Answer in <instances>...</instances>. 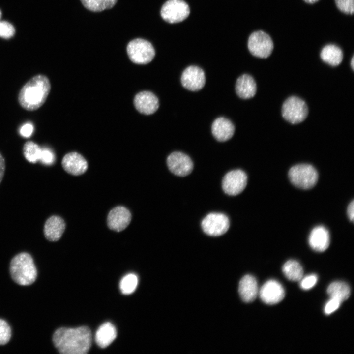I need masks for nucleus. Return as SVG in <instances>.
Instances as JSON below:
<instances>
[{
  "label": "nucleus",
  "mask_w": 354,
  "mask_h": 354,
  "mask_svg": "<svg viewBox=\"0 0 354 354\" xmlns=\"http://www.w3.org/2000/svg\"><path fill=\"white\" fill-rule=\"evenodd\" d=\"M259 294L264 303L273 305L280 302L284 297L285 291L282 286L276 280H270L261 287Z\"/></svg>",
  "instance_id": "ddd939ff"
},
{
  "label": "nucleus",
  "mask_w": 354,
  "mask_h": 354,
  "mask_svg": "<svg viewBox=\"0 0 354 354\" xmlns=\"http://www.w3.org/2000/svg\"><path fill=\"white\" fill-rule=\"evenodd\" d=\"M61 164L66 172L74 176L83 174L88 168L86 160L81 154L75 152L66 154L63 157Z\"/></svg>",
  "instance_id": "dca6fc26"
},
{
  "label": "nucleus",
  "mask_w": 354,
  "mask_h": 354,
  "mask_svg": "<svg viewBox=\"0 0 354 354\" xmlns=\"http://www.w3.org/2000/svg\"><path fill=\"white\" fill-rule=\"evenodd\" d=\"M311 248L317 252L326 250L330 243V236L328 230L323 226L315 227L311 231L308 239Z\"/></svg>",
  "instance_id": "a211bd4d"
},
{
  "label": "nucleus",
  "mask_w": 354,
  "mask_h": 354,
  "mask_svg": "<svg viewBox=\"0 0 354 354\" xmlns=\"http://www.w3.org/2000/svg\"><path fill=\"white\" fill-rule=\"evenodd\" d=\"M134 104L140 113L145 115L154 113L159 107L157 97L148 91H141L137 94L134 98Z\"/></svg>",
  "instance_id": "2eb2a0df"
},
{
  "label": "nucleus",
  "mask_w": 354,
  "mask_h": 354,
  "mask_svg": "<svg viewBox=\"0 0 354 354\" xmlns=\"http://www.w3.org/2000/svg\"><path fill=\"white\" fill-rule=\"evenodd\" d=\"M282 270L286 277L289 280L298 281L303 277L302 267L296 261L290 260L287 261L283 266Z\"/></svg>",
  "instance_id": "a878e982"
},
{
  "label": "nucleus",
  "mask_w": 354,
  "mask_h": 354,
  "mask_svg": "<svg viewBox=\"0 0 354 354\" xmlns=\"http://www.w3.org/2000/svg\"><path fill=\"white\" fill-rule=\"evenodd\" d=\"M347 214L350 221L354 222V202L353 200L349 205L347 208Z\"/></svg>",
  "instance_id": "c9c22d12"
},
{
  "label": "nucleus",
  "mask_w": 354,
  "mask_h": 354,
  "mask_svg": "<svg viewBox=\"0 0 354 354\" xmlns=\"http://www.w3.org/2000/svg\"><path fill=\"white\" fill-rule=\"evenodd\" d=\"M15 30L13 26L7 21L0 22V37L9 39L15 34Z\"/></svg>",
  "instance_id": "7c9ffc66"
},
{
  "label": "nucleus",
  "mask_w": 354,
  "mask_h": 354,
  "mask_svg": "<svg viewBox=\"0 0 354 354\" xmlns=\"http://www.w3.org/2000/svg\"><path fill=\"white\" fill-rule=\"evenodd\" d=\"M317 279V276L315 274L308 275L300 280V286L305 290L310 289L316 284Z\"/></svg>",
  "instance_id": "2f4dec72"
},
{
  "label": "nucleus",
  "mask_w": 354,
  "mask_h": 354,
  "mask_svg": "<svg viewBox=\"0 0 354 354\" xmlns=\"http://www.w3.org/2000/svg\"><path fill=\"white\" fill-rule=\"evenodd\" d=\"M288 177L294 186L302 189H309L313 187L317 182L318 174L313 166L300 164L291 168Z\"/></svg>",
  "instance_id": "20e7f679"
},
{
  "label": "nucleus",
  "mask_w": 354,
  "mask_h": 354,
  "mask_svg": "<svg viewBox=\"0 0 354 354\" xmlns=\"http://www.w3.org/2000/svg\"><path fill=\"white\" fill-rule=\"evenodd\" d=\"M33 130L32 125L30 123H27L21 128L20 133L24 137H29L31 135Z\"/></svg>",
  "instance_id": "72a5a7b5"
},
{
  "label": "nucleus",
  "mask_w": 354,
  "mask_h": 354,
  "mask_svg": "<svg viewBox=\"0 0 354 354\" xmlns=\"http://www.w3.org/2000/svg\"><path fill=\"white\" fill-rule=\"evenodd\" d=\"M10 273L14 281L22 286L32 284L37 275L33 260L27 252L19 253L12 258L10 264Z\"/></svg>",
  "instance_id": "7ed1b4c3"
},
{
  "label": "nucleus",
  "mask_w": 354,
  "mask_h": 354,
  "mask_svg": "<svg viewBox=\"0 0 354 354\" xmlns=\"http://www.w3.org/2000/svg\"><path fill=\"white\" fill-rule=\"evenodd\" d=\"M308 114L307 104L301 98L293 96L287 98L282 107V115L289 122L295 124L302 122Z\"/></svg>",
  "instance_id": "423d86ee"
},
{
  "label": "nucleus",
  "mask_w": 354,
  "mask_h": 354,
  "mask_svg": "<svg viewBox=\"0 0 354 354\" xmlns=\"http://www.w3.org/2000/svg\"><path fill=\"white\" fill-rule=\"evenodd\" d=\"M327 293L330 298L336 299L342 302L349 298L350 288L345 282L335 281L329 285Z\"/></svg>",
  "instance_id": "b1692460"
},
{
  "label": "nucleus",
  "mask_w": 354,
  "mask_h": 354,
  "mask_svg": "<svg viewBox=\"0 0 354 354\" xmlns=\"http://www.w3.org/2000/svg\"><path fill=\"white\" fill-rule=\"evenodd\" d=\"M91 333L87 326L77 328L60 327L53 336V342L62 354H85L91 344Z\"/></svg>",
  "instance_id": "f257e3e1"
},
{
  "label": "nucleus",
  "mask_w": 354,
  "mask_h": 354,
  "mask_svg": "<svg viewBox=\"0 0 354 354\" xmlns=\"http://www.w3.org/2000/svg\"><path fill=\"white\" fill-rule=\"evenodd\" d=\"M44 152V148H41L33 141H27L23 146V154L25 158L32 163H35L38 161L41 162Z\"/></svg>",
  "instance_id": "393cba45"
},
{
  "label": "nucleus",
  "mask_w": 354,
  "mask_h": 354,
  "mask_svg": "<svg viewBox=\"0 0 354 354\" xmlns=\"http://www.w3.org/2000/svg\"><path fill=\"white\" fill-rule=\"evenodd\" d=\"M341 302L334 298H330L324 308V312L326 315H329L336 311L340 306Z\"/></svg>",
  "instance_id": "473e14b6"
},
{
  "label": "nucleus",
  "mask_w": 354,
  "mask_h": 354,
  "mask_svg": "<svg viewBox=\"0 0 354 354\" xmlns=\"http://www.w3.org/2000/svg\"><path fill=\"white\" fill-rule=\"evenodd\" d=\"M11 336V329L8 324L0 319V345L7 344Z\"/></svg>",
  "instance_id": "c85d7f7f"
},
{
  "label": "nucleus",
  "mask_w": 354,
  "mask_h": 354,
  "mask_svg": "<svg viewBox=\"0 0 354 354\" xmlns=\"http://www.w3.org/2000/svg\"><path fill=\"white\" fill-rule=\"evenodd\" d=\"M1 11H0V18H1Z\"/></svg>",
  "instance_id": "58836bf2"
},
{
  "label": "nucleus",
  "mask_w": 354,
  "mask_h": 354,
  "mask_svg": "<svg viewBox=\"0 0 354 354\" xmlns=\"http://www.w3.org/2000/svg\"><path fill=\"white\" fill-rule=\"evenodd\" d=\"M167 164L170 171L178 176L184 177L189 175L193 168L191 158L185 153L179 151L171 153L167 159Z\"/></svg>",
  "instance_id": "9b49d317"
},
{
  "label": "nucleus",
  "mask_w": 354,
  "mask_h": 354,
  "mask_svg": "<svg viewBox=\"0 0 354 354\" xmlns=\"http://www.w3.org/2000/svg\"><path fill=\"white\" fill-rule=\"evenodd\" d=\"M138 283V279L135 274L126 275L120 282L119 287L121 293L124 295L132 294L136 289Z\"/></svg>",
  "instance_id": "cd10ccee"
},
{
  "label": "nucleus",
  "mask_w": 354,
  "mask_h": 354,
  "mask_svg": "<svg viewBox=\"0 0 354 354\" xmlns=\"http://www.w3.org/2000/svg\"><path fill=\"white\" fill-rule=\"evenodd\" d=\"M188 5L183 0H168L161 9L162 18L170 23L180 22L189 16Z\"/></svg>",
  "instance_id": "6e6552de"
},
{
  "label": "nucleus",
  "mask_w": 354,
  "mask_h": 354,
  "mask_svg": "<svg viewBox=\"0 0 354 354\" xmlns=\"http://www.w3.org/2000/svg\"><path fill=\"white\" fill-rule=\"evenodd\" d=\"M338 9L346 14L352 15L354 12V0H335Z\"/></svg>",
  "instance_id": "c756f323"
},
{
  "label": "nucleus",
  "mask_w": 354,
  "mask_h": 354,
  "mask_svg": "<svg viewBox=\"0 0 354 354\" xmlns=\"http://www.w3.org/2000/svg\"><path fill=\"white\" fill-rule=\"evenodd\" d=\"M51 90L48 78L38 74L29 80L21 88L18 100L25 110L33 111L40 108L45 102Z\"/></svg>",
  "instance_id": "f03ea898"
},
{
  "label": "nucleus",
  "mask_w": 354,
  "mask_h": 354,
  "mask_svg": "<svg viewBox=\"0 0 354 354\" xmlns=\"http://www.w3.org/2000/svg\"><path fill=\"white\" fill-rule=\"evenodd\" d=\"M84 6L93 12H100L112 8L117 0H80Z\"/></svg>",
  "instance_id": "bb28decb"
},
{
  "label": "nucleus",
  "mask_w": 354,
  "mask_h": 354,
  "mask_svg": "<svg viewBox=\"0 0 354 354\" xmlns=\"http://www.w3.org/2000/svg\"><path fill=\"white\" fill-rule=\"evenodd\" d=\"M211 131L217 140L224 142L232 137L235 132V127L230 120L224 117H220L213 121Z\"/></svg>",
  "instance_id": "6ab92c4d"
},
{
  "label": "nucleus",
  "mask_w": 354,
  "mask_h": 354,
  "mask_svg": "<svg viewBox=\"0 0 354 354\" xmlns=\"http://www.w3.org/2000/svg\"><path fill=\"white\" fill-rule=\"evenodd\" d=\"M320 57L324 62L335 66L341 63L343 54L342 50L338 46L334 44H328L322 49Z\"/></svg>",
  "instance_id": "5701e85b"
},
{
  "label": "nucleus",
  "mask_w": 354,
  "mask_h": 354,
  "mask_svg": "<svg viewBox=\"0 0 354 354\" xmlns=\"http://www.w3.org/2000/svg\"><path fill=\"white\" fill-rule=\"evenodd\" d=\"M127 52L130 59L139 64L149 63L155 56V50L152 44L141 38L131 40L127 46Z\"/></svg>",
  "instance_id": "39448f33"
},
{
  "label": "nucleus",
  "mask_w": 354,
  "mask_h": 354,
  "mask_svg": "<svg viewBox=\"0 0 354 354\" xmlns=\"http://www.w3.org/2000/svg\"><path fill=\"white\" fill-rule=\"evenodd\" d=\"M66 224L60 216L53 215L46 221L43 229L45 238L50 241H56L61 237L65 229Z\"/></svg>",
  "instance_id": "f3484780"
},
{
  "label": "nucleus",
  "mask_w": 354,
  "mask_h": 354,
  "mask_svg": "<svg viewBox=\"0 0 354 354\" xmlns=\"http://www.w3.org/2000/svg\"><path fill=\"white\" fill-rule=\"evenodd\" d=\"M303 0L305 2H306L307 3H309V4H313V3H314L316 2H317L318 1H319V0Z\"/></svg>",
  "instance_id": "e433bc0d"
},
{
  "label": "nucleus",
  "mask_w": 354,
  "mask_h": 354,
  "mask_svg": "<svg viewBox=\"0 0 354 354\" xmlns=\"http://www.w3.org/2000/svg\"><path fill=\"white\" fill-rule=\"evenodd\" d=\"M257 87L253 78L248 74H243L238 78L236 83V91L242 99H249L254 96Z\"/></svg>",
  "instance_id": "412c9836"
},
{
  "label": "nucleus",
  "mask_w": 354,
  "mask_h": 354,
  "mask_svg": "<svg viewBox=\"0 0 354 354\" xmlns=\"http://www.w3.org/2000/svg\"><path fill=\"white\" fill-rule=\"evenodd\" d=\"M130 211L123 206H118L113 208L107 216V225L109 229L116 232L124 230L131 220Z\"/></svg>",
  "instance_id": "4468645a"
},
{
  "label": "nucleus",
  "mask_w": 354,
  "mask_h": 354,
  "mask_svg": "<svg viewBox=\"0 0 354 354\" xmlns=\"http://www.w3.org/2000/svg\"><path fill=\"white\" fill-rule=\"evenodd\" d=\"M230 225L228 217L223 213H211L202 220L201 227L207 235L213 236H220L229 229Z\"/></svg>",
  "instance_id": "1a4fd4ad"
},
{
  "label": "nucleus",
  "mask_w": 354,
  "mask_h": 354,
  "mask_svg": "<svg viewBox=\"0 0 354 354\" xmlns=\"http://www.w3.org/2000/svg\"><path fill=\"white\" fill-rule=\"evenodd\" d=\"M116 336L117 330L115 326L110 322H106L97 329L95 341L100 347L104 348L110 345Z\"/></svg>",
  "instance_id": "4be33fe9"
},
{
  "label": "nucleus",
  "mask_w": 354,
  "mask_h": 354,
  "mask_svg": "<svg viewBox=\"0 0 354 354\" xmlns=\"http://www.w3.org/2000/svg\"><path fill=\"white\" fill-rule=\"evenodd\" d=\"M273 43L270 36L262 30L253 32L248 40V48L252 55L267 58L273 49Z\"/></svg>",
  "instance_id": "0eeeda50"
},
{
  "label": "nucleus",
  "mask_w": 354,
  "mask_h": 354,
  "mask_svg": "<svg viewBox=\"0 0 354 354\" xmlns=\"http://www.w3.org/2000/svg\"><path fill=\"white\" fill-rule=\"evenodd\" d=\"M204 71L197 66H190L182 72L181 82L182 86L189 90L195 91L202 89L205 84Z\"/></svg>",
  "instance_id": "f8f14e48"
},
{
  "label": "nucleus",
  "mask_w": 354,
  "mask_h": 354,
  "mask_svg": "<svg viewBox=\"0 0 354 354\" xmlns=\"http://www.w3.org/2000/svg\"><path fill=\"white\" fill-rule=\"evenodd\" d=\"M350 65H351V66L352 69L354 70V56H353V57L352 58Z\"/></svg>",
  "instance_id": "4c0bfd02"
},
{
  "label": "nucleus",
  "mask_w": 354,
  "mask_h": 354,
  "mask_svg": "<svg viewBox=\"0 0 354 354\" xmlns=\"http://www.w3.org/2000/svg\"><path fill=\"white\" fill-rule=\"evenodd\" d=\"M247 183L246 173L241 170H234L225 175L222 180V188L227 194L235 196L244 190Z\"/></svg>",
  "instance_id": "9d476101"
},
{
  "label": "nucleus",
  "mask_w": 354,
  "mask_h": 354,
  "mask_svg": "<svg viewBox=\"0 0 354 354\" xmlns=\"http://www.w3.org/2000/svg\"><path fill=\"white\" fill-rule=\"evenodd\" d=\"M258 287L254 277L250 275L243 276L238 286V293L243 301L246 303L254 301L258 294Z\"/></svg>",
  "instance_id": "aec40b11"
},
{
  "label": "nucleus",
  "mask_w": 354,
  "mask_h": 354,
  "mask_svg": "<svg viewBox=\"0 0 354 354\" xmlns=\"http://www.w3.org/2000/svg\"><path fill=\"white\" fill-rule=\"evenodd\" d=\"M5 169V160L0 153V184L1 182L3 176L4 175V172Z\"/></svg>",
  "instance_id": "f704fd0d"
}]
</instances>
